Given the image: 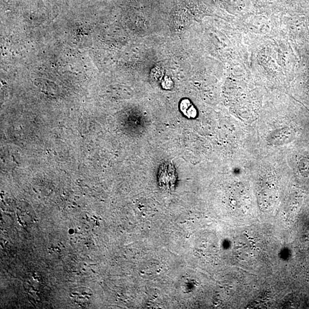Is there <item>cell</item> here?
Returning <instances> with one entry per match:
<instances>
[{
  "label": "cell",
  "mask_w": 309,
  "mask_h": 309,
  "mask_svg": "<svg viewBox=\"0 0 309 309\" xmlns=\"http://www.w3.org/2000/svg\"><path fill=\"white\" fill-rule=\"evenodd\" d=\"M159 185L164 190H171L176 182V175L173 167L170 164L163 165L158 177Z\"/></svg>",
  "instance_id": "cell-1"
},
{
  "label": "cell",
  "mask_w": 309,
  "mask_h": 309,
  "mask_svg": "<svg viewBox=\"0 0 309 309\" xmlns=\"http://www.w3.org/2000/svg\"><path fill=\"white\" fill-rule=\"evenodd\" d=\"M181 111L188 118H195L197 116V109L192 105L189 100L184 99L182 101L180 105Z\"/></svg>",
  "instance_id": "cell-2"
}]
</instances>
